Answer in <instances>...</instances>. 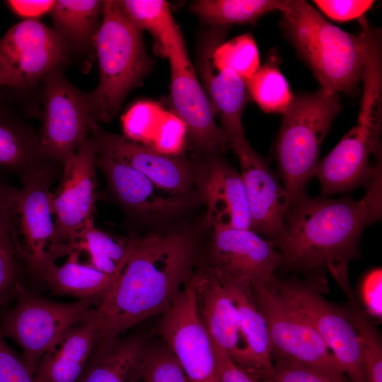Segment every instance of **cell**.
Here are the masks:
<instances>
[{
	"instance_id": "obj_1",
	"label": "cell",
	"mask_w": 382,
	"mask_h": 382,
	"mask_svg": "<svg viewBox=\"0 0 382 382\" xmlns=\"http://www.w3.org/2000/svg\"><path fill=\"white\" fill-rule=\"evenodd\" d=\"M196 246L185 232L136 238L128 260L91 317L112 337L167 312L195 274Z\"/></svg>"
},
{
	"instance_id": "obj_2",
	"label": "cell",
	"mask_w": 382,
	"mask_h": 382,
	"mask_svg": "<svg viewBox=\"0 0 382 382\" xmlns=\"http://www.w3.org/2000/svg\"><path fill=\"white\" fill-rule=\"evenodd\" d=\"M381 214V174L369 184L361 200L303 195L291 204L284 235L275 244L282 255L281 267L304 272L347 269L359 254L363 229Z\"/></svg>"
},
{
	"instance_id": "obj_3",
	"label": "cell",
	"mask_w": 382,
	"mask_h": 382,
	"mask_svg": "<svg viewBox=\"0 0 382 382\" xmlns=\"http://www.w3.org/2000/svg\"><path fill=\"white\" fill-rule=\"evenodd\" d=\"M281 27L321 88L350 93L361 80L374 28L361 20L359 34L329 23L303 0H286L279 9Z\"/></svg>"
},
{
	"instance_id": "obj_4",
	"label": "cell",
	"mask_w": 382,
	"mask_h": 382,
	"mask_svg": "<svg viewBox=\"0 0 382 382\" xmlns=\"http://www.w3.org/2000/svg\"><path fill=\"white\" fill-rule=\"evenodd\" d=\"M381 40L375 38L361 76L363 92L357 123L316 171L324 194L369 185L381 173Z\"/></svg>"
},
{
	"instance_id": "obj_5",
	"label": "cell",
	"mask_w": 382,
	"mask_h": 382,
	"mask_svg": "<svg viewBox=\"0 0 382 382\" xmlns=\"http://www.w3.org/2000/svg\"><path fill=\"white\" fill-rule=\"evenodd\" d=\"M100 79L88 93L91 117L108 123L117 114L127 94L151 72V58L143 30L127 16L118 1H105L96 42Z\"/></svg>"
},
{
	"instance_id": "obj_6",
	"label": "cell",
	"mask_w": 382,
	"mask_h": 382,
	"mask_svg": "<svg viewBox=\"0 0 382 382\" xmlns=\"http://www.w3.org/2000/svg\"><path fill=\"white\" fill-rule=\"evenodd\" d=\"M342 108L337 93L323 88L293 95L275 146L284 187L291 204L316 174L321 144Z\"/></svg>"
},
{
	"instance_id": "obj_7",
	"label": "cell",
	"mask_w": 382,
	"mask_h": 382,
	"mask_svg": "<svg viewBox=\"0 0 382 382\" xmlns=\"http://www.w3.org/2000/svg\"><path fill=\"white\" fill-rule=\"evenodd\" d=\"M58 165L54 161H47L21 178L20 190L11 187L8 197V225L13 248L30 276L37 281H42L45 272L56 260L50 186Z\"/></svg>"
},
{
	"instance_id": "obj_8",
	"label": "cell",
	"mask_w": 382,
	"mask_h": 382,
	"mask_svg": "<svg viewBox=\"0 0 382 382\" xmlns=\"http://www.w3.org/2000/svg\"><path fill=\"white\" fill-rule=\"evenodd\" d=\"M14 306L0 313V332L21 348L22 358L35 376L37 364L71 327L88 319L95 308L88 300L56 302L17 283Z\"/></svg>"
},
{
	"instance_id": "obj_9",
	"label": "cell",
	"mask_w": 382,
	"mask_h": 382,
	"mask_svg": "<svg viewBox=\"0 0 382 382\" xmlns=\"http://www.w3.org/2000/svg\"><path fill=\"white\" fill-rule=\"evenodd\" d=\"M320 279L282 280L274 275L267 284L313 325L349 382H369L360 338L343 308L322 295Z\"/></svg>"
},
{
	"instance_id": "obj_10",
	"label": "cell",
	"mask_w": 382,
	"mask_h": 382,
	"mask_svg": "<svg viewBox=\"0 0 382 382\" xmlns=\"http://www.w3.org/2000/svg\"><path fill=\"white\" fill-rule=\"evenodd\" d=\"M269 331L272 359L295 361L338 382H349L308 320L270 285L252 287Z\"/></svg>"
},
{
	"instance_id": "obj_11",
	"label": "cell",
	"mask_w": 382,
	"mask_h": 382,
	"mask_svg": "<svg viewBox=\"0 0 382 382\" xmlns=\"http://www.w3.org/2000/svg\"><path fill=\"white\" fill-rule=\"evenodd\" d=\"M162 53L170 66L173 112L185 124L192 146L207 156H218L231 149L216 124V114L197 77L179 28L165 42Z\"/></svg>"
},
{
	"instance_id": "obj_12",
	"label": "cell",
	"mask_w": 382,
	"mask_h": 382,
	"mask_svg": "<svg viewBox=\"0 0 382 382\" xmlns=\"http://www.w3.org/2000/svg\"><path fill=\"white\" fill-rule=\"evenodd\" d=\"M99 150L88 137L77 152L63 166L60 183L51 193L50 207L55 215V259L73 252L76 238L91 220L100 198L96 178Z\"/></svg>"
},
{
	"instance_id": "obj_13",
	"label": "cell",
	"mask_w": 382,
	"mask_h": 382,
	"mask_svg": "<svg viewBox=\"0 0 382 382\" xmlns=\"http://www.w3.org/2000/svg\"><path fill=\"white\" fill-rule=\"evenodd\" d=\"M41 82V147L49 160L63 167L88 137L93 118L88 93L71 83L62 69L52 71Z\"/></svg>"
},
{
	"instance_id": "obj_14",
	"label": "cell",
	"mask_w": 382,
	"mask_h": 382,
	"mask_svg": "<svg viewBox=\"0 0 382 382\" xmlns=\"http://www.w3.org/2000/svg\"><path fill=\"white\" fill-rule=\"evenodd\" d=\"M157 332L190 382H220L212 341L199 316L194 277L162 315Z\"/></svg>"
},
{
	"instance_id": "obj_15",
	"label": "cell",
	"mask_w": 382,
	"mask_h": 382,
	"mask_svg": "<svg viewBox=\"0 0 382 382\" xmlns=\"http://www.w3.org/2000/svg\"><path fill=\"white\" fill-rule=\"evenodd\" d=\"M282 265V255L273 241L251 229L214 227L209 268L222 278L267 285Z\"/></svg>"
},
{
	"instance_id": "obj_16",
	"label": "cell",
	"mask_w": 382,
	"mask_h": 382,
	"mask_svg": "<svg viewBox=\"0 0 382 382\" xmlns=\"http://www.w3.org/2000/svg\"><path fill=\"white\" fill-rule=\"evenodd\" d=\"M0 53L21 79L25 89L35 87L52 71L71 62L54 30L37 19L13 25L0 40Z\"/></svg>"
},
{
	"instance_id": "obj_17",
	"label": "cell",
	"mask_w": 382,
	"mask_h": 382,
	"mask_svg": "<svg viewBox=\"0 0 382 382\" xmlns=\"http://www.w3.org/2000/svg\"><path fill=\"white\" fill-rule=\"evenodd\" d=\"M231 149L241 166L251 219L250 229L267 236L276 244L284 233L286 218L291 205L290 197L267 162L247 140Z\"/></svg>"
},
{
	"instance_id": "obj_18",
	"label": "cell",
	"mask_w": 382,
	"mask_h": 382,
	"mask_svg": "<svg viewBox=\"0 0 382 382\" xmlns=\"http://www.w3.org/2000/svg\"><path fill=\"white\" fill-rule=\"evenodd\" d=\"M228 26L210 27L199 37L197 53V69L202 79L204 89L221 129L230 144L244 139L241 117L248 93L245 82L230 69H220L212 62V50L224 42Z\"/></svg>"
},
{
	"instance_id": "obj_19",
	"label": "cell",
	"mask_w": 382,
	"mask_h": 382,
	"mask_svg": "<svg viewBox=\"0 0 382 382\" xmlns=\"http://www.w3.org/2000/svg\"><path fill=\"white\" fill-rule=\"evenodd\" d=\"M89 134L99 153L131 166L163 189L184 195L195 181L190 164L179 156L159 153L132 142L123 135L103 130L93 119L90 121Z\"/></svg>"
},
{
	"instance_id": "obj_20",
	"label": "cell",
	"mask_w": 382,
	"mask_h": 382,
	"mask_svg": "<svg viewBox=\"0 0 382 382\" xmlns=\"http://www.w3.org/2000/svg\"><path fill=\"white\" fill-rule=\"evenodd\" d=\"M209 157L195 177L206 204L207 221L213 227L250 229V214L241 174L217 156Z\"/></svg>"
},
{
	"instance_id": "obj_21",
	"label": "cell",
	"mask_w": 382,
	"mask_h": 382,
	"mask_svg": "<svg viewBox=\"0 0 382 382\" xmlns=\"http://www.w3.org/2000/svg\"><path fill=\"white\" fill-rule=\"evenodd\" d=\"M197 310L212 342L236 364L245 348L235 305L220 278L206 267L194 276Z\"/></svg>"
},
{
	"instance_id": "obj_22",
	"label": "cell",
	"mask_w": 382,
	"mask_h": 382,
	"mask_svg": "<svg viewBox=\"0 0 382 382\" xmlns=\"http://www.w3.org/2000/svg\"><path fill=\"white\" fill-rule=\"evenodd\" d=\"M96 166L105 175L115 197L134 213L157 216L168 215L185 204L183 195L160 187L143 174L110 155L99 153Z\"/></svg>"
},
{
	"instance_id": "obj_23",
	"label": "cell",
	"mask_w": 382,
	"mask_h": 382,
	"mask_svg": "<svg viewBox=\"0 0 382 382\" xmlns=\"http://www.w3.org/2000/svg\"><path fill=\"white\" fill-rule=\"evenodd\" d=\"M220 278L236 308L245 346L236 365L253 379H270L274 365L269 331L255 302L252 286Z\"/></svg>"
},
{
	"instance_id": "obj_24",
	"label": "cell",
	"mask_w": 382,
	"mask_h": 382,
	"mask_svg": "<svg viewBox=\"0 0 382 382\" xmlns=\"http://www.w3.org/2000/svg\"><path fill=\"white\" fill-rule=\"evenodd\" d=\"M105 1L57 0L50 11L54 30L71 61L88 72L96 59V42Z\"/></svg>"
},
{
	"instance_id": "obj_25",
	"label": "cell",
	"mask_w": 382,
	"mask_h": 382,
	"mask_svg": "<svg viewBox=\"0 0 382 382\" xmlns=\"http://www.w3.org/2000/svg\"><path fill=\"white\" fill-rule=\"evenodd\" d=\"M149 346L140 334L99 338L76 382H141Z\"/></svg>"
},
{
	"instance_id": "obj_26",
	"label": "cell",
	"mask_w": 382,
	"mask_h": 382,
	"mask_svg": "<svg viewBox=\"0 0 382 382\" xmlns=\"http://www.w3.org/2000/svg\"><path fill=\"white\" fill-rule=\"evenodd\" d=\"M124 137L159 153L178 156L187 135L185 124L172 112L150 101H139L122 117Z\"/></svg>"
},
{
	"instance_id": "obj_27",
	"label": "cell",
	"mask_w": 382,
	"mask_h": 382,
	"mask_svg": "<svg viewBox=\"0 0 382 382\" xmlns=\"http://www.w3.org/2000/svg\"><path fill=\"white\" fill-rule=\"evenodd\" d=\"M99 338L91 316L69 328L39 360L35 381L76 382Z\"/></svg>"
},
{
	"instance_id": "obj_28",
	"label": "cell",
	"mask_w": 382,
	"mask_h": 382,
	"mask_svg": "<svg viewBox=\"0 0 382 382\" xmlns=\"http://www.w3.org/2000/svg\"><path fill=\"white\" fill-rule=\"evenodd\" d=\"M49 161L42 151L39 134L33 128L0 106V167L21 179Z\"/></svg>"
},
{
	"instance_id": "obj_29",
	"label": "cell",
	"mask_w": 382,
	"mask_h": 382,
	"mask_svg": "<svg viewBox=\"0 0 382 382\" xmlns=\"http://www.w3.org/2000/svg\"><path fill=\"white\" fill-rule=\"evenodd\" d=\"M79 258V253L73 251L62 265L52 264L45 272L42 282L54 294L88 300L98 306L117 279L82 264Z\"/></svg>"
},
{
	"instance_id": "obj_30",
	"label": "cell",
	"mask_w": 382,
	"mask_h": 382,
	"mask_svg": "<svg viewBox=\"0 0 382 382\" xmlns=\"http://www.w3.org/2000/svg\"><path fill=\"white\" fill-rule=\"evenodd\" d=\"M136 241L134 237L112 236L90 221L79 234L73 251L86 252V265L114 278L122 271Z\"/></svg>"
},
{
	"instance_id": "obj_31",
	"label": "cell",
	"mask_w": 382,
	"mask_h": 382,
	"mask_svg": "<svg viewBox=\"0 0 382 382\" xmlns=\"http://www.w3.org/2000/svg\"><path fill=\"white\" fill-rule=\"evenodd\" d=\"M286 0H197L190 8L210 25L229 26L233 23H253L262 16L279 10Z\"/></svg>"
},
{
	"instance_id": "obj_32",
	"label": "cell",
	"mask_w": 382,
	"mask_h": 382,
	"mask_svg": "<svg viewBox=\"0 0 382 382\" xmlns=\"http://www.w3.org/2000/svg\"><path fill=\"white\" fill-rule=\"evenodd\" d=\"M334 278L347 297L343 309L360 338L368 381L382 382V344L378 329L353 291L348 273Z\"/></svg>"
},
{
	"instance_id": "obj_33",
	"label": "cell",
	"mask_w": 382,
	"mask_h": 382,
	"mask_svg": "<svg viewBox=\"0 0 382 382\" xmlns=\"http://www.w3.org/2000/svg\"><path fill=\"white\" fill-rule=\"evenodd\" d=\"M248 95L266 112L283 114L293 94L277 65L270 60L245 82Z\"/></svg>"
},
{
	"instance_id": "obj_34",
	"label": "cell",
	"mask_w": 382,
	"mask_h": 382,
	"mask_svg": "<svg viewBox=\"0 0 382 382\" xmlns=\"http://www.w3.org/2000/svg\"><path fill=\"white\" fill-rule=\"evenodd\" d=\"M121 7L141 30L149 31L161 52L164 42L178 28L169 4L164 0H120Z\"/></svg>"
},
{
	"instance_id": "obj_35",
	"label": "cell",
	"mask_w": 382,
	"mask_h": 382,
	"mask_svg": "<svg viewBox=\"0 0 382 382\" xmlns=\"http://www.w3.org/2000/svg\"><path fill=\"white\" fill-rule=\"evenodd\" d=\"M211 59L216 67L231 69L245 82L260 66L257 47L250 33L216 45L212 51Z\"/></svg>"
},
{
	"instance_id": "obj_36",
	"label": "cell",
	"mask_w": 382,
	"mask_h": 382,
	"mask_svg": "<svg viewBox=\"0 0 382 382\" xmlns=\"http://www.w3.org/2000/svg\"><path fill=\"white\" fill-rule=\"evenodd\" d=\"M141 382H190L175 355L163 343L149 346Z\"/></svg>"
},
{
	"instance_id": "obj_37",
	"label": "cell",
	"mask_w": 382,
	"mask_h": 382,
	"mask_svg": "<svg viewBox=\"0 0 382 382\" xmlns=\"http://www.w3.org/2000/svg\"><path fill=\"white\" fill-rule=\"evenodd\" d=\"M273 382H338L327 375L301 364L284 359H272Z\"/></svg>"
},
{
	"instance_id": "obj_38",
	"label": "cell",
	"mask_w": 382,
	"mask_h": 382,
	"mask_svg": "<svg viewBox=\"0 0 382 382\" xmlns=\"http://www.w3.org/2000/svg\"><path fill=\"white\" fill-rule=\"evenodd\" d=\"M0 332V382H36L22 356L16 353Z\"/></svg>"
},
{
	"instance_id": "obj_39",
	"label": "cell",
	"mask_w": 382,
	"mask_h": 382,
	"mask_svg": "<svg viewBox=\"0 0 382 382\" xmlns=\"http://www.w3.org/2000/svg\"><path fill=\"white\" fill-rule=\"evenodd\" d=\"M382 271L374 268L366 273L360 285L361 304L371 318L382 317Z\"/></svg>"
},
{
	"instance_id": "obj_40",
	"label": "cell",
	"mask_w": 382,
	"mask_h": 382,
	"mask_svg": "<svg viewBox=\"0 0 382 382\" xmlns=\"http://www.w3.org/2000/svg\"><path fill=\"white\" fill-rule=\"evenodd\" d=\"M330 18L347 21L361 17L373 5L369 0H315L313 1Z\"/></svg>"
},
{
	"instance_id": "obj_41",
	"label": "cell",
	"mask_w": 382,
	"mask_h": 382,
	"mask_svg": "<svg viewBox=\"0 0 382 382\" xmlns=\"http://www.w3.org/2000/svg\"><path fill=\"white\" fill-rule=\"evenodd\" d=\"M18 282V265L15 253L0 249V306L13 299Z\"/></svg>"
},
{
	"instance_id": "obj_42",
	"label": "cell",
	"mask_w": 382,
	"mask_h": 382,
	"mask_svg": "<svg viewBox=\"0 0 382 382\" xmlns=\"http://www.w3.org/2000/svg\"><path fill=\"white\" fill-rule=\"evenodd\" d=\"M212 344L220 382H253L224 350L212 342Z\"/></svg>"
},
{
	"instance_id": "obj_43",
	"label": "cell",
	"mask_w": 382,
	"mask_h": 382,
	"mask_svg": "<svg viewBox=\"0 0 382 382\" xmlns=\"http://www.w3.org/2000/svg\"><path fill=\"white\" fill-rule=\"evenodd\" d=\"M54 1L52 0H8L5 2L9 8L18 16L27 19H35L50 13Z\"/></svg>"
},
{
	"instance_id": "obj_44",
	"label": "cell",
	"mask_w": 382,
	"mask_h": 382,
	"mask_svg": "<svg viewBox=\"0 0 382 382\" xmlns=\"http://www.w3.org/2000/svg\"><path fill=\"white\" fill-rule=\"evenodd\" d=\"M4 86L25 89L18 75L0 53V86Z\"/></svg>"
},
{
	"instance_id": "obj_45",
	"label": "cell",
	"mask_w": 382,
	"mask_h": 382,
	"mask_svg": "<svg viewBox=\"0 0 382 382\" xmlns=\"http://www.w3.org/2000/svg\"><path fill=\"white\" fill-rule=\"evenodd\" d=\"M0 249L8 250L15 253L9 236L8 214L6 213H0Z\"/></svg>"
},
{
	"instance_id": "obj_46",
	"label": "cell",
	"mask_w": 382,
	"mask_h": 382,
	"mask_svg": "<svg viewBox=\"0 0 382 382\" xmlns=\"http://www.w3.org/2000/svg\"><path fill=\"white\" fill-rule=\"evenodd\" d=\"M11 187L4 185L0 180V213H8V197Z\"/></svg>"
},
{
	"instance_id": "obj_47",
	"label": "cell",
	"mask_w": 382,
	"mask_h": 382,
	"mask_svg": "<svg viewBox=\"0 0 382 382\" xmlns=\"http://www.w3.org/2000/svg\"><path fill=\"white\" fill-rule=\"evenodd\" d=\"M253 382H273L270 379H253Z\"/></svg>"
}]
</instances>
